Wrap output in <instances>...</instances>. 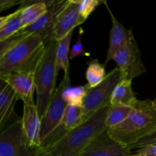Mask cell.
Listing matches in <instances>:
<instances>
[{"label": "cell", "mask_w": 156, "mask_h": 156, "mask_svg": "<svg viewBox=\"0 0 156 156\" xmlns=\"http://www.w3.org/2000/svg\"><path fill=\"white\" fill-rule=\"evenodd\" d=\"M156 130V110L153 101L138 100L127 118L113 128L107 129L111 138L129 146Z\"/></svg>", "instance_id": "cell-1"}, {"label": "cell", "mask_w": 156, "mask_h": 156, "mask_svg": "<svg viewBox=\"0 0 156 156\" xmlns=\"http://www.w3.org/2000/svg\"><path fill=\"white\" fill-rule=\"evenodd\" d=\"M110 106L99 110L59 142L46 149L49 155L80 156L93 140L107 129L105 120Z\"/></svg>", "instance_id": "cell-2"}, {"label": "cell", "mask_w": 156, "mask_h": 156, "mask_svg": "<svg viewBox=\"0 0 156 156\" xmlns=\"http://www.w3.org/2000/svg\"><path fill=\"white\" fill-rule=\"evenodd\" d=\"M45 48L41 37L30 35L24 37L0 59V76L12 73H34Z\"/></svg>", "instance_id": "cell-3"}, {"label": "cell", "mask_w": 156, "mask_h": 156, "mask_svg": "<svg viewBox=\"0 0 156 156\" xmlns=\"http://www.w3.org/2000/svg\"><path fill=\"white\" fill-rule=\"evenodd\" d=\"M57 46L58 41L56 40H53L46 45L44 56L34 73L36 106L40 118L45 113L56 90Z\"/></svg>", "instance_id": "cell-4"}, {"label": "cell", "mask_w": 156, "mask_h": 156, "mask_svg": "<svg viewBox=\"0 0 156 156\" xmlns=\"http://www.w3.org/2000/svg\"><path fill=\"white\" fill-rule=\"evenodd\" d=\"M0 156H50L42 146H32L22 127L21 117L0 133Z\"/></svg>", "instance_id": "cell-5"}, {"label": "cell", "mask_w": 156, "mask_h": 156, "mask_svg": "<svg viewBox=\"0 0 156 156\" xmlns=\"http://www.w3.org/2000/svg\"><path fill=\"white\" fill-rule=\"evenodd\" d=\"M120 80L121 74L116 67L107 75L101 83L88 90L82 104L85 121L99 110L111 105L113 91Z\"/></svg>", "instance_id": "cell-6"}, {"label": "cell", "mask_w": 156, "mask_h": 156, "mask_svg": "<svg viewBox=\"0 0 156 156\" xmlns=\"http://www.w3.org/2000/svg\"><path fill=\"white\" fill-rule=\"evenodd\" d=\"M112 60L117 63L121 74V79L133 81L147 72L142 61L141 53L135 38L118 50L114 55Z\"/></svg>", "instance_id": "cell-7"}, {"label": "cell", "mask_w": 156, "mask_h": 156, "mask_svg": "<svg viewBox=\"0 0 156 156\" xmlns=\"http://www.w3.org/2000/svg\"><path fill=\"white\" fill-rule=\"evenodd\" d=\"M69 0H58L54 1L48 8L44 15H43L35 22L25 28L21 29L16 34L24 37L30 35H37L41 37L44 44L47 45L54 39V25L56 18L59 12L64 9Z\"/></svg>", "instance_id": "cell-8"}, {"label": "cell", "mask_w": 156, "mask_h": 156, "mask_svg": "<svg viewBox=\"0 0 156 156\" xmlns=\"http://www.w3.org/2000/svg\"><path fill=\"white\" fill-rule=\"evenodd\" d=\"M69 85V82L62 79L60 85L55 90L54 94L52 97L51 101L45 113L41 118V144L50 136V134L59 126L63 117L66 109L68 105L62 98V92Z\"/></svg>", "instance_id": "cell-9"}, {"label": "cell", "mask_w": 156, "mask_h": 156, "mask_svg": "<svg viewBox=\"0 0 156 156\" xmlns=\"http://www.w3.org/2000/svg\"><path fill=\"white\" fill-rule=\"evenodd\" d=\"M131 155L129 148L111 138L106 129L93 140L80 156H131Z\"/></svg>", "instance_id": "cell-10"}, {"label": "cell", "mask_w": 156, "mask_h": 156, "mask_svg": "<svg viewBox=\"0 0 156 156\" xmlns=\"http://www.w3.org/2000/svg\"><path fill=\"white\" fill-rule=\"evenodd\" d=\"M83 22L79 14L78 0H69L56 18L53 30L54 39L60 41Z\"/></svg>", "instance_id": "cell-11"}, {"label": "cell", "mask_w": 156, "mask_h": 156, "mask_svg": "<svg viewBox=\"0 0 156 156\" xmlns=\"http://www.w3.org/2000/svg\"><path fill=\"white\" fill-rule=\"evenodd\" d=\"M0 79L9 85L23 103H34V73H12L0 76Z\"/></svg>", "instance_id": "cell-12"}, {"label": "cell", "mask_w": 156, "mask_h": 156, "mask_svg": "<svg viewBox=\"0 0 156 156\" xmlns=\"http://www.w3.org/2000/svg\"><path fill=\"white\" fill-rule=\"evenodd\" d=\"M23 130L32 146H41V122L34 103H24L21 117Z\"/></svg>", "instance_id": "cell-13"}, {"label": "cell", "mask_w": 156, "mask_h": 156, "mask_svg": "<svg viewBox=\"0 0 156 156\" xmlns=\"http://www.w3.org/2000/svg\"><path fill=\"white\" fill-rule=\"evenodd\" d=\"M104 3L106 5L111 18H112V27L111 29V34H110V42L109 48H108V53H107L106 63L110 60H112L114 55L120 50L122 47H124L126 44L134 39L133 34L131 29L127 30L124 27V26L119 22L117 18L114 17L111 9L108 7V4L105 1Z\"/></svg>", "instance_id": "cell-14"}, {"label": "cell", "mask_w": 156, "mask_h": 156, "mask_svg": "<svg viewBox=\"0 0 156 156\" xmlns=\"http://www.w3.org/2000/svg\"><path fill=\"white\" fill-rule=\"evenodd\" d=\"M18 100L13 90L6 84L5 88L0 96V133L21 118L15 111Z\"/></svg>", "instance_id": "cell-15"}, {"label": "cell", "mask_w": 156, "mask_h": 156, "mask_svg": "<svg viewBox=\"0 0 156 156\" xmlns=\"http://www.w3.org/2000/svg\"><path fill=\"white\" fill-rule=\"evenodd\" d=\"M54 1H37L30 2L29 5H26L27 1L24 3V9L21 13V29L28 27L34 22L39 19L46 13L48 8ZM20 29V30H21Z\"/></svg>", "instance_id": "cell-16"}, {"label": "cell", "mask_w": 156, "mask_h": 156, "mask_svg": "<svg viewBox=\"0 0 156 156\" xmlns=\"http://www.w3.org/2000/svg\"><path fill=\"white\" fill-rule=\"evenodd\" d=\"M137 101L132 88V80L121 79L113 91L111 105H122L133 108Z\"/></svg>", "instance_id": "cell-17"}, {"label": "cell", "mask_w": 156, "mask_h": 156, "mask_svg": "<svg viewBox=\"0 0 156 156\" xmlns=\"http://www.w3.org/2000/svg\"><path fill=\"white\" fill-rule=\"evenodd\" d=\"M73 32H70L68 35L58 41L57 50H56V75L58 76L59 70H63V79L66 82H70L69 80V52L70 43H71Z\"/></svg>", "instance_id": "cell-18"}, {"label": "cell", "mask_w": 156, "mask_h": 156, "mask_svg": "<svg viewBox=\"0 0 156 156\" xmlns=\"http://www.w3.org/2000/svg\"><path fill=\"white\" fill-rule=\"evenodd\" d=\"M23 4L20 5L19 9H17L15 12L10 14L8 21L0 28V41L9 39L21 29V13H22L23 9H24Z\"/></svg>", "instance_id": "cell-19"}, {"label": "cell", "mask_w": 156, "mask_h": 156, "mask_svg": "<svg viewBox=\"0 0 156 156\" xmlns=\"http://www.w3.org/2000/svg\"><path fill=\"white\" fill-rule=\"evenodd\" d=\"M133 108L122 105H111L107 113L105 125L107 129L113 128L123 123L132 111Z\"/></svg>", "instance_id": "cell-20"}, {"label": "cell", "mask_w": 156, "mask_h": 156, "mask_svg": "<svg viewBox=\"0 0 156 156\" xmlns=\"http://www.w3.org/2000/svg\"><path fill=\"white\" fill-rule=\"evenodd\" d=\"M90 88L88 85L77 87H70L69 85L62 92V98L67 105L82 107L84 99Z\"/></svg>", "instance_id": "cell-21"}, {"label": "cell", "mask_w": 156, "mask_h": 156, "mask_svg": "<svg viewBox=\"0 0 156 156\" xmlns=\"http://www.w3.org/2000/svg\"><path fill=\"white\" fill-rule=\"evenodd\" d=\"M106 76L105 66L101 64L98 59H93L88 62L85 76L88 82L87 85L90 88H92L98 86L103 82Z\"/></svg>", "instance_id": "cell-22"}, {"label": "cell", "mask_w": 156, "mask_h": 156, "mask_svg": "<svg viewBox=\"0 0 156 156\" xmlns=\"http://www.w3.org/2000/svg\"><path fill=\"white\" fill-rule=\"evenodd\" d=\"M78 3H79V11L80 16L83 21H85L95 10L101 2L97 0H78Z\"/></svg>", "instance_id": "cell-23"}, {"label": "cell", "mask_w": 156, "mask_h": 156, "mask_svg": "<svg viewBox=\"0 0 156 156\" xmlns=\"http://www.w3.org/2000/svg\"><path fill=\"white\" fill-rule=\"evenodd\" d=\"M79 37H78L77 41H76L74 44H73L72 49H70L69 52V59H73L78 56H89L90 53L88 52L85 51L84 49L83 44H82V37L84 34V30L82 27L79 29Z\"/></svg>", "instance_id": "cell-24"}, {"label": "cell", "mask_w": 156, "mask_h": 156, "mask_svg": "<svg viewBox=\"0 0 156 156\" xmlns=\"http://www.w3.org/2000/svg\"><path fill=\"white\" fill-rule=\"evenodd\" d=\"M25 37L22 36L21 34H15L14 36H12V37H10L9 39L5 40V41H0V59L2 57L3 55L12 47V46L15 45L16 43H18V41H21V39H23Z\"/></svg>", "instance_id": "cell-25"}, {"label": "cell", "mask_w": 156, "mask_h": 156, "mask_svg": "<svg viewBox=\"0 0 156 156\" xmlns=\"http://www.w3.org/2000/svg\"><path fill=\"white\" fill-rule=\"evenodd\" d=\"M152 144H156V130L155 132L149 134L147 136L140 140L139 141H137L136 143H134V144L128 146V147L129 148L130 150H133V149H140V148L144 147V146H148V145Z\"/></svg>", "instance_id": "cell-26"}, {"label": "cell", "mask_w": 156, "mask_h": 156, "mask_svg": "<svg viewBox=\"0 0 156 156\" xmlns=\"http://www.w3.org/2000/svg\"><path fill=\"white\" fill-rule=\"evenodd\" d=\"M131 156H156V144L148 145L138 149Z\"/></svg>", "instance_id": "cell-27"}, {"label": "cell", "mask_w": 156, "mask_h": 156, "mask_svg": "<svg viewBox=\"0 0 156 156\" xmlns=\"http://www.w3.org/2000/svg\"><path fill=\"white\" fill-rule=\"evenodd\" d=\"M24 2H25L24 0H1L0 1V13L18 5H21Z\"/></svg>", "instance_id": "cell-28"}, {"label": "cell", "mask_w": 156, "mask_h": 156, "mask_svg": "<svg viewBox=\"0 0 156 156\" xmlns=\"http://www.w3.org/2000/svg\"><path fill=\"white\" fill-rule=\"evenodd\" d=\"M9 15H10V14L8 15H5V16L0 17V28H1V27L5 24L6 21H8V19L9 18Z\"/></svg>", "instance_id": "cell-29"}, {"label": "cell", "mask_w": 156, "mask_h": 156, "mask_svg": "<svg viewBox=\"0 0 156 156\" xmlns=\"http://www.w3.org/2000/svg\"><path fill=\"white\" fill-rule=\"evenodd\" d=\"M153 105H154V107H155V108L156 110V99H155V100L153 101Z\"/></svg>", "instance_id": "cell-30"}]
</instances>
